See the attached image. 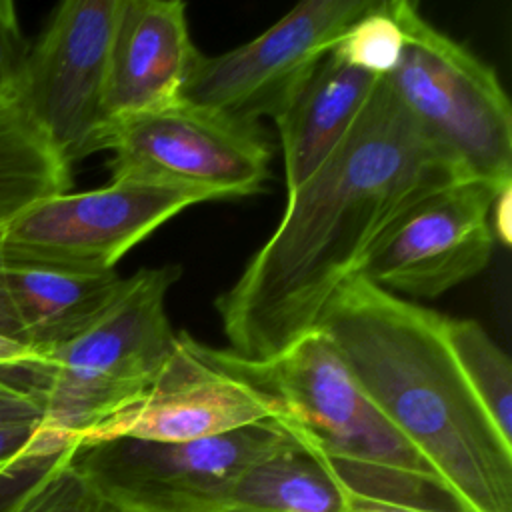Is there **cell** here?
Instances as JSON below:
<instances>
[{
	"mask_svg": "<svg viewBox=\"0 0 512 512\" xmlns=\"http://www.w3.org/2000/svg\"><path fill=\"white\" fill-rule=\"evenodd\" d=\"M462 178L382 76L346 138L286 196L278 228L216 298L228 350L266 360L314 330L386 230Z\"/></svg>",
	"mask_w": 512,
	"mask_h": 512,
	"instance_id": "obj_1",
	"label": "cell"
},
{
	"mask_svg": "<svg viewBox=\"0 0 512 512\" xmlns=\"http://www.w3.org/2000/svg\"><path fill=\"white\" fill-rule=\"evenodd\" d=\"M444 322V314L356 276L316 328L462 510L512 512V442L466 384Z\"/></svg>",
	"mask_w": 512,
	"mask_h": 512,
	"instance_id": "obj_2",
	"label": "cell"
},
{
	"mask_svg": "<svg viewBox=\"0 0 512 512\" xmlns=\"http://www.w3.org/2000/svg\"><path fill=\"white\" fill-rule=\"evenodd\" d=\"M188 344L210 366L272 400L282 428L326 466L354 502L460 508L432 466L368 398L320 328L266 360H248L192 336Z\"/></svg>",
	"mask_w": 512,
	"mask_h": 512,
	"instance_id": "obj_3",
	"label": "cell"
},
{
	"mask_svg": "<svg viewBox=\"0 0 512 512\" xmlns=\"http://www.w3.org/2000/svg\"><path fill=\"white\" fill-rule=\"evenodd\" d=\"M178 276V266L140 268L96 322L28 366L56 438L76 446L152 386L178 344L166 314Z\"/></svg>",
	"mask_w": 512,
	"mask_h": 512,
	"instance_id": "obj_4",
	"label": "cell"
},
{
	"mask_svg": "<svg viewBox=\"0 0 512 512\" xmlns=\"http://www.w3.org/2000/svg\"><path fill=\"white\" fill-rule=\"evenodd\" d=\"M404 44L384 76L408 116L462 170L512 184V112L496 72L432 26L408 0H390Z\"/></svg>",
	"mask_w": 512,
	"mask_h": 512,
	"instance_id": "obj_5",
	"label": "cell"
},
{
	"mask_svg": "<svg viewBox=\"0 0 512 512\" xmlns=\"http://www.w3.org/2000/svg\"><path fill=\"white\" fill-rule=\"evenodd\" d=\"M286 442L290 434L282 424L264 420L188 442L114 438L80 444L72 464L118 510L224 512L242 472Z\"/></svg>",
	"mask_w": 512,
	"mask_h": 512,
	"instance_id": "obj_6",
	"label": "cell"
},
{
	"mask_svg": "<svg viewBox=\"0 0 512 512\" xmlns=\"http://www.w3.org/2000/svg\"><path fill=\"white\" fill-rule=\"evenodd\" d=\"M110 180L184 186L206 200L258 194L270 176V144L242 124L176 100L112 126Z\"/></svg>",
	"mask_w": 512,
	"mask_h": 512,
	"instance_id": "obj_7",
	"label": "cell"
},
{
	"mask_svg": "<svg viewBox=\"0 0 512 512\" xmlns=\"http://www.w3.org/2000/svg\"><path fill=\"white\" fill-rule=\"evenodd\" d=\"M120 0H66L28 48L14 98L72 166L108 148V50Z\"/></svg>",
	"mask_w": 512,
	"mask_h": 512,
	"instance_id": "obj_8",
	"label": "cell"
},
{
	"mask_svg": "<svg viewBox=\"0 0 512 512\" xmlns=\"http://www.w3.org/2000/svg\"><path fill=\"white\" fill-rule=\"evenodd\" d=\"M380 0H306L254 40L200 54L180 100L242 124L276 118L342 34Z\"/></svg>",
	"mask_w": 512,
	"mask_h": 512,
	"instance_id": "obj_9",
	"label": "cell"
},
{
	"mask_svg": "<svg viewBox=\"0 0 512 512\" xmlns=\"http://www.w3.org/2000/svg\"><path fill=\"white\" fill-rule=\"evenodd\" d=\"M200 202L206 198L184 186L110 180L102 188L36 202L0 230V252L50 266L108 272L156 228Z\"/></svg>",
	"mask_w": 512,
	"mask_h": 512,
	"instance_id": "obj_10",
	"label": "cell"
},
{
	"mask_svg": "<svg viewBox=\"0 0 512 512\" xmlns=\"http://www.w3.org/2000/svg\"><path fill=\"white\" fill-rule=\"evenodd\" d=\"M500 188L462 178L424 196L386 230L358 276L400 298H438L474 278L496 244L490 210Z\"/></svg>",
	"mask_w": 512,
	"mask_h": 512,
	"instance_id": "obj_11",
	"label": "cell"
},
{
	"mask_svg": "<svg viewBox=\"0 0 512 512\" xmlns=\"http://www.w3.org/2000/svg\"><path fill=\"white\" fill-rule=\"evenodd\" d=\"M264 420H276L274 402L202 360L182 332L152 386L136 402L92 428L76 446L114 438L188 442Z\"/></svg>",
	"mask_w": 512,
	"mask_h": 512,
	"instance_id": "obj_12",
	"label": "cell"
},
{
	"mask_svg": "<svg viewBox=\"0 0 512 512\" xmlns=\"http://www.w3.org/2000/svg\"><path fill=\"white\" fill-rule=\"evenodd\" d=\"M202 52L180 0H120L108 50L106 112L122 122L180 100Z\"/></svg>",
	"mask_w": 512,
	"mask_h": 512,
	"instance_id": "obj_13",
	"label": "cell"
},
{
	"mask_svg": "<svg viewBox=\"0 0 512 512\" xmlns=\"http://www.w3.org/2000/svg\"><path fill=\"white\" fill-rule=\"evenodd\" d=\"M0 282L22 340L34 350L56 348L96 322L116 300L124 278L12 258L0 252Z\"/></svg>",
	"mask_w": 512,
	"mask_h": 512,
	"instance_id": "obj_14",
	"label": "cell"
},
{
	"mask_svg": "<svg viewBox=\"0 0 512 512\" xmlns=\"http://www.w3.org/2000/svg\"><path fill=\"white\" fill-rule=\"evenodd\" d=\"M380 78L330 52L274 118L282 146L286 196L300 188L340 146Z\"/></svg>",
	"mask_w": 512,
	"mask_h": 512,
	"instance_id": "obj_15",
	"label": "cell"
},
{
	"mask_svg": "<svg viewBox=\"0 0 512 512\" xmlns=\"http://www.w3.org/2000/svg\"><path fill=\"white\" fill-rule=\"evenodd\" d=\"M354 500L292 436L234 482L224 512H350Z\"/></svg>",
	"mask_w": 512,
	"mask_h": 512,
	"instance_id": "obj_16",
	"label": "cell"
},
{
	"mask_svg": "<svg viewBox=\"0 0 512 512\" xmlns=\"http://www.w3.org/2000/svg\"><path fill=\"white\" fill-rule=\"evenodd\" d=\"M70 188L72 166L14 96H0V230L36 202Z\"/></svg>",
	"mask_w": 512,
	"mask_h": 512,
	"instance_id": "obj_17",
	"label": "cell"
},
{
	"mask_svg": "<svg viewBox=\"0 0 512 512\" xmlns=\"http://www.w3.org/2000/svg\"><path fill=\"white\" fill-rule=\"evenodd\" d=\"M28 366H0V474L74 448L48 430Z\"/></svg>",
	"mask_w": 512,
	"mask_h": 512,
	"instance_id": "obj_18",
	"label": "cell"
},
{
	"mask_svg": "<svg viewBox=\"0 0 512 512\" xmlns=\"http://www.w3.org/2000/svg\"><path fill=\"white\" fill-rule=\"evenodd\" d=\"M450 352L498 432L512 442V364L508 354L470 318L444 322Z\"/></svg>",
	"mask_w": 512,
	"mask_h": 512,
	"instance_id": "obj_19",
	"label": "cell"
},
{
	"mask_svg": "<svg viewBox=\"0 0 512 512\" xmlns=\"http://www.w3.org/2000/svg\"><path fill=\"white\" fill-rule=\"evenodd\" d=\"M402 28L392 12L390 0H380L378 6L358 18L330 50L350 66H356L374 76H388L402 52Z\"/></svg>",
	"mask_w": 512,
	"mask_h": 512,
	"instance_id": "obj_20",
	"label": "cell"
},
{
	"mask_svg": "<svg viewBox=\"0 0 512 512\" xmlns=\"http://www.w3.org/2000/svg\"><path fill=\"white\" fill-rule=\"evenodd\" d=\"M74 448L18 494L2 512H120L76 470L72 464Z\"/></svg>",
	"mask_w": 512,
	"mask_h": 512,
	"instance_id": "obj_21",
	"label": "cell"
},
{
	"mask_svg": "<svg viewBox=\"0 0 512 512\" xmlns=\"http://www.w3.org/2000/svg\"><path fill=\"white\" fill-rule=\"evenodd\" d=\"M28 48L14 2L0 0V96H14Z\"/></svg>",
	"mask_w": 512,
	"mask_h": 512,
	"instance_id": "obj_22",
	"label": "cell"
},
{
	"mask_svg": "<svg viewBox=\"0 0 512 512\" xmlns=\"http://www.w3.org/2000/svg\"><path fill=\"white\" fill-rule=\"evenodd\" d=\"M510 196H512V184L500 188L490 210V226H492L494 240L504 246L510 244V224H512Z\"/></svg>",
	"mask_w": 512,
	"mask_h": 512,
	"instance_id": "obj_23",
	"label": "cell"
},
{
	"mask_svg": "<svg viewBox=\"0 0 512 512\" xmlns=\"http://www.w3.org/2000/svg\"><path fill=\"white\" fill-rule=\"evenodd\" d=\"M40 358V350H34L14 338L0 334V366H28Z\"/></svg>",
	"mask_w": 512,
	"mask_h": 512,
	"instance_id": "obj_24",
	"label": "cell"
},
{
	"mask_svg": "<svg viewBox=\"0 0 512 512\" xmlns=\"http://www.w3.org/2000/svg\"><path fill=\"white\" fill-rule=\"evenodd\" d=\"M0 334L8 336V338H14V340L24 344L22 332H20V326H18V320H16V314H14L12 304H10V300H8L6 292H4L2 282H0Z\"/></svg>",
	"mask_w": 512,
	"mask_h": 512,
	"instance_id": "obj_25",
	"label": "cell"
},
{
	"mask_svg": "<svg viewBox=\"0 0 512 512\" xmlns=\"http://www.w3.org/2000/svg\"><path fill=\"white\" fill-rule=\"evenodd\" d=\"M350 512H468L462 508L452 510H430V508H410V506H392V504H376V502H354Z\"/></svg>",
	"mask_w": 512,
	"mask_h": 512,
	"instance_id": "obj_26",
	"label": "cell"
},
{
	"mask_svg": "<svg viewBox=\"0 0 512 512\" xmlns=\"http://www.w3.org/2000/svg\"><path fill=\"white\" fill-rule=\"evenodd\" d=\"M120 512H140V510H120Z\"/></svg>",
	"mask_w": 512,
	"mask_h": 512,
	"instance_id": "obj_27",
	"label": "cell"
}]
</instances>
